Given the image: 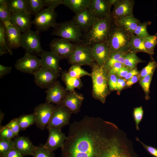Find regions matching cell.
<instances>
[{
	"mask_svg": "<svg viewBox=\"0 0 157 157\" xmlns=\"http://www.w3.org/2000/svg\"><path fill=\"white\" fill-rule=\"evenodd\" d=\"M22 154L15 147L11 149L3 157H23Z\"/></svg>",
	"mask_w": 157,
	"mask_h": 157,
	"instance_id": "51",
	"label": "cell"
},
{
	"mask_svg": "<svg viewBox=\"0 0 157 157\" xmlns=\"http://www.w3.org/2000/svg\"><path fill=\"white\" fill-rule=\"evenodd\" d=\"M67 72L69 76L75 78H80L85 76H91V73L82 68L81 66L76 65H72Z\"/></svg>",
	"mask_w": 157,
	"mask_h": 157,
	"instance_id": "35",
	"label": "cell"
},
{
	"mask_svg": "<svg viewBox=\"0 0 157 157\" xmlns=\"http://www.w3.org/2000/svg\"><path fill=\"white\" fill-rule=\"evenodd\" d=\"M53 28L51 34L52 35L58 36L73 43L81 40L83 33L72 20L57 23Z\"/></svg>",
	"mask_w": 157,
	"mask_h": 157,
	"instance_id": "5",
	"label": "cell"
},
{
	"mask_svg": "<svg viewBox=\"0 0 157 157\" xmlns=\"http://www.w3.org/2000/svg\"><path fill=\"white\" fill-rule=\"evenodd\" d=\"M126 53L119 51L110 53L104 67L108 72L113 65L115 63L118 62L119 58Z\"/></svg>",
	"mask_w": 157,
	"mask_h": 157,
	"instance_id": "39",
	"label": "cell"
},
{
	"mask_svg": "<svg viewBox=\"0 0 157 157\" xmlns=\"http://www.w3.org/2000/svg\"><path fill=\"white\" fill-rule=\"evenodd\" d=\"M15 66L16 69L22 72L33 75L41 67L40 59L35 55L25 53L17 61Z\"/></svg>",
	"mask_w": 157,
	"mask_h": 157,
	"instance_id": "11",
	"label": "cell"
},
{
	"mask_svg": "<svg viewBox=\"0 0 157 157\" xmlns=\"http://www.w3.org/2000/svg\"><path fill=\"white\" fill-rule=\"evenodd\" d=\"M91 66L92 96L104 104L110 92L108 84V72L104 66H100L95 62Z\"/></svg>",
	"mask_w": 157,
	"mask_h": 157,
	"instance_id": "3",
	"label": "cell"
},
{
	"mask_svg": "<svg viewBox=\"0 0 157 157\" xmlns=\"http://www.w3.org/2000/svg\"><path fill=\"white\" fill-rule=\"evenodd\" d=\"M118 76L114 74L108 73V84L110 91L116 90V85Z\"/></svg>",
	"mask_w": 157,
	"mask_h": 157,
	"instance_id": "46",
	"label": "cell"
},
{
	"mask_svg": "<svg viewBox=\"0 0 157 157\" xmlns=\"http://www.w3.org/2000/svg\"><path fill=\"white\" fill-rule=\"evenodd\" d=\"M115 22L131 34H133L140 22L134 16H131Z\"/></svg>",
	"mask_w": 157,
	"mask_h": 157,
	"instance_id": "27",
	"label": "cell"
},
{
	"mask_svg": "<svg viewBox=\"0 0 157 157\" xmlns=\"http://www.w3.org/2000/svg\"><path fill=\"white\" fill-rule=\"evenodd\" d=\"M27 11L12 13L11 22L20 31L24 33L31 29V15Z\"/></svg>",
	"mask_w": 157,
	"mask_h": 157,
	"instance_id": "21",
	"label": "cell"
},
{
	"mask_svg": "<svg viewBox=\"0 0 157 157\" xmlns=\"http://www.w3.org/2000/svg\"><path fill=\"white\" fill-rule=\"evenodd\" d=\"M57 16L55 9L47 8L35 15L32 23L39 32L46 31L56 26Z\"/></svg>",
	"mask_w": 157,
	"mask_h": 157,
	"instance_id": "8",
	"label": "cell"
},
{
	"mask_svg": "<svg viewBox=\"0 0 157 157\" xmlns=\"http://www.w3.org/2000/svg\"><path fill=\"white\" fill-rule=\"evenodd\" d=\"M113 22L110 15L97 18L89 28L83 33L81 41L90 46L95 44L106 42Z\"/></svg>",
	"mask_w": 157,
	"mask_h": 157,
	"instance_id": "2",
	"label": "cell"
},
{
	"mask_svg": "<svg viewBox=\"0 0 157 157\" xmlns=\"http://www.w3.org/2000/svg\"><path fill=\"white\" fill-rule=\"evenodd\" d=\"M126 80L124 78H121L118 76L117 85L116 90L118 94H119L122 90L126 86Z\"/></svg>",
	"mask_w": 157,
	"mask_h": 157,
	"instance_id": "49",
	"label": "cell"
},
{
	"mask_svg": "<svg viewBox=\"0 0 157 157\" xmlns=\"http://www.w3.org/2000/svg\"><path fill=\"white\" fill-rule=\"evenodd\" d=\"M67 92L60 82L57 81L46 91L45 102L56 105H60Z\"/></svg>",
	"mask_w": 157,
	"mask_h": 157,
	"instance_id": "17",
	"label": "cell"
},
{
	"mask_svg": "<svg viewBox=\"0 0 157 157\" xmlns=\"http://www.w3.org/2000/svg\"><path fill=\"white\" fill-rule=\"evenodd\" d=\"M154 72L146 76L139 81V83L144 92L145 98L147 100L150 98L149 87Z\"/></svg>",
	"mask_w": 157,
	"mask_h": 157,
	"instance_id": "37",
	"label": "cell"
},
{
	"mask_svg": "<svg viewBox=\"0 0 157 157\" xmlns=\"http://www.w3.org/2000/svg\"><path fill=\"white\" fill-rule=\"evenodd\" d=\"M15 147L13 140H0V157H3L11 149Z\"/></svg>",
	"mask_w": 157,
	"mask_h": 157,
	"instance_id": "40",
	"label": "cell"
},
{
	"mask_svg": "<svg viewBox=\"0 0 157 157\" xmlns=\"http://www.w3.org/2000/svg\"><path fill=\"white\" fill-rule=\"evenodd\" d=\"M144 111L142 106L135 108L133 112V117L135 122L136 130H140L139 124L142 120Z\"/></svg>",
	"mask_w": 157,
	"mask_h": 157,
	"instance_id": "42",
	"label": "cell"
},
{
	"mask_svg": "<svg viewBox=\"0 0 157 157\" xmlns=\"http://www.w3.org/2000/svg\"><path fill=\"white\" fill-rule=\"evenodd\" d=\"M118 129L112 122L85 116L70 124L61 157H101Z\"/></svg>",
	"mask_w": 157,
	"mask_h": 157,
	"instance_id": "1",
	"label": "cell"
},
{
	"mask_svg": "<svg viewBox=\"0 0 157 157\" xmlns=\"http://www.w3.org/2000/svg\"><path fill=\"white\" fill-rule=\"evenodd\" d=\"M0 127V140H10L16 137L13 132L5 125Z\"/></svg>",
	"mask_w": 157,
	"mask_h": 157,
	"instance_id": "44",
	"label": "cell"
},
{
	"mask_svg": "<svg viewBox=\"0 0 157 157\" xmlns=\"http://www.w3.org/2000/svg\"><path fill=\"white\" fill-rule=\"evenodd\" d=\"M27 11L35 15L44 6V0H26Z\"/></svg>",
	"mask_w": 157,
	"mask_h": 157,
	"instance_id": "32",
	"label": "cell"
},
{
	"mask_svg": "<svg viewBox=\"0 0 157 157\" xmlns=\"http://www.w3.org/2000/svg\"><path fill=\"white\" fill-rule=\"evenodd\" d=\"M151 23L150 21L140 22L134 31L133 34L143 39L149 36L150 35L148 33L147 26L151 24Z\"/></svg>",
	"mask_w": 157,
	"mask_h": 157,
	"instance_id": "36",
	"label": "cell"
},
{
	"mask_svg": "<svg viewBox=\"0 0 157 157\" xmlns=\"http://www.w3.org/2000/svg\"><path fill=\"white\" fill-rule=\"evenodd\" d=\"M72 114L65 107L56 105L50 121L46 129L47 130L51 128L61 130L63 127L69 124Z\"/></svg>",
	"mask_w": 157,
	"mask_h": 157,
	"instance_id": "12",
	"label": "cell"
},
{
	"mask_svg": "<svg viewBox=\"0 0 157 157\" xmlns=\"http://www.w3.org/2000/svg\"><path fill=\"white\" fill-rule=\"evenodd\" d=\"M51 51L61 59H68L74 49L75 43L63 38H54L49 44Z\"/></svg>",
	"mask_w": 157,
	"mask_h": 157,
	"instance_id": "10",
	"label": "cell"
},
{
	"mask_svg": "<svg viewBox=\"0 0 157 157\" xmlns=\"http://www.w3.org/2000/svg\"><path fill=\"white\" fill-rule=\"evenodd\" d=\"M7 5L12 13L27 11L26 0H8Z\"/></svg>",
	"mask_w": 157,
	"mask_h": 157,
	"instance_id": "31",
	"label": "cell"
},
{
	"mask_svg": "<svg viewBox=\"0 0 157 157\" xmlns=\"http://www.w3.org/2000/svg\"><path fill=\"white\" fill-rule=\"evenodd\" d=\"M91 49L94 62L100 66H104L110 53L107 42L94 44L91 46Z\"/></svg>",
	"mask_w": 157,
	"mask_h": 157,
	"instance_id": "22",
	"label": "cell"
},
{
	"mask_svg": "<svg viewBox=\"0 0 157 157\" xmlns=\"http://www.w3.org/2000/svg\"><path fill=\"white\" fill-rule=\"evenodd\" d=\"M5 126L10 129L16 136L19 135V133L20 131L17 118H13Z\"/></svg>",
	"mask_w": 157,
	"mask_h": 157,
	"instance_id": "45",
	"label": "cell"
},
{
	"mask_svg": "<svg viewBox=\"0 0 157 157\" xmlns=\"http://www.w3.org/2000/svg\"><path fill=\"white\" fill-rule=\"evenodd\" d=\"M49 135L46 142L43 147L48 150L53 151L57 149L63 147L67 138L65 134L61 130L51 128L48 130Z\"/></svg>",
	"mask_w": 157,
	"mask_h": 157,
	"instance_id": "15",
	"label": "cell"
},
{
	"mask_svg": "<svg viewBox=\"0 0 157 157\" xmlns=\"http://www.w3.org/2000/svg\"><path fill=\"white\" fill-rule=\"evenodd\" d=\"M124 65L121 63L117 62L114 63L108 71V73L116 74Z\"/></svg>",
	"mask_w": 157,
	"mask_h": 157,
	"instance_id": "50",
	"label": "cell"
},
{
	"mask_svg": "<svg viewBox=\"0 0 157 157\" xmlns=\"http://www.w3.org/2000/svg\"><path fill=\"white\" fill-rule=\"evenodd\" d=\"M157 67V62L154 61L149 62L148 64L140 72L139 74L140 80L146 76L154 72Z\"/></svg>",
	"mask_w": 157,
	"mask_h": 157,
	"instance_id": "43",
	"label": "cell"
},
{
	"mask_svg": "<svg viewBox=\"0 0 157 157\" xmlns=\"http://www.w3.org/2000/svg\"><path fill=\"white\" fill-rule=\"evenodd\" d=\"M17 119L20 131H24L30 126L35 124V116L33 113L22 115L17 118Z\"/></svg>",
	"mask_w": 157,
	"mask_h": 157,
	"instance_id": "29",
	"label": "cell"
},
{
	"mask_svg": "<svg viewBox=\"0 0 157 157\" xmlns=\"http://www.w3.org/2000/svg\"><path fill=\"white\" fill-rule=\"evenodd\" d=\"M144 62L136 55V53L129 52L125 56L124 65L131 70L136 67L138 63Z\"/></svg>",
	"mask_w": 157,
	"mask_h": 157,
	"instance_id": "30",
	"label": "cell"
},
{
	"mask_svg": "<svg viewBox=\"0 0 157 157\" xmlns=\"http://www.w3.org/2000/svg\"><path fill=\"white\" fill-rule=\"evenodd\" d=\"M41 66L60 74L59 63L61 59L52 51H44L40 56Z\"/></svg>",
	"mask_w": 157,
	"mask_h": 157,
	"instance_id": "23",
	"label": "cell"
},
{
	"mask_svg": "<svg viewBox=\"0 0 157 157\" xmlns=\"http://www.w3.org/2000/svg\"><path fill=\"white\" fill-rule=\"evenodd\" d=\"M129 52L135 53L139 52H143L147 53L145 48L143 39L134 34L131 35L129 45Z\"/></svg>",
	"mask_w": 157,
	"mask_h": 157,
	"instance_id": "28",
	"label": "cell"
},
{
	"mask_svg": "<svg viewBox=\"0 0 157 157\" xmlns=\"http://www.w3.org/2000/svg\"><path fill=\"white\" fill-rule=\"evenodd\" d=\"M84 96L74 90L67 92L60 105L65 107L72 113L76 114L80 110Z\"/></svg>",
	"mask_w": 157,
	"mask_h": 157,
	"instance_id": "16",
	"label": "cell"
},
{
	"mask_svg": "<svg viewBox=\"0 0 157 157\" xmlns=\"http://www.w3.org/2000/svg\"><path fill=\"white\" fill-rule=\"evenodd\" d=\"M3 23L6 30V41L9 47L12 49H17L20 47L21 32L10 21Z\"/></svg>",
	"mask_w": 157,
	"mask_h": 157,
	"instance_id": "18",
	"label": "cell"
},
{
	"mask_svg": "<svg viewBox=\"0 0 157 157\" xmlns=\"http://www.w3.org/2000/svg\"><path fill=\"white\" fill-rule=\"evenodd\" d=\"M44 6L54 9L63 4V0H44Z\"/></svg>",
	"mask_w": 157,
	"mask_h": 157,
	"instance_id": "48",
	"label": "cell"
},
{
	"mask_svg": "<svg viewBox=\"0 0 157 157\" xmlns=\"http://www.w3.org/2000/svg\"><path fill=\"white\" fill-rule=\"evenodd\" d=\"M75 43L74 50L68 60V63L72 65L91 66L94 62L91 46L85 44L81 40Z\"/></svg>",
	"mask_w": 157,
	"mask_h": 157,
	"instance_id": "6",
	"label": "cell"
},
{
	"mask_svg": "<svg viewBox=\"0 0 157 157\" xmlns=\"http://www.w3.org/2000/svg\"><path fill=\"white\" fill-rule=\"evenodd\" d=\"M6 33L3 23H0V47L5 49L10 55L13 54L12 49L8 46L6 41Z\"/></svg>",
	"mask_w": 157,
	"mask_h": 157,
	"instance_id": "38",
	"label": "cell"
},
{
	"mask_svg": "<svg viewBox=\"0 0 157 157\" xmlns=\"http://www.w3.org/2000/svg\"><path fill=\"white\" fill-rule=\"evenodd\" d=\"M91 0H63V4L75 14L88 8Z\"/></svg>",
	"mask_w": 157,
	"mask_h": 157,
	"instance_id": "25",
	"label": "cell"
},
{
	"mask_svg": "<svg viewBox=\"0 0 157 157\" xmlns=\"http://www.w3.org/2000/svg\"><path fill=\"white\" fill-rule=\"evenodd\" d=\"M130 69L124 66L116 74L118 77L124 78L126 76Z\"/></svg>",
	"mask_w": 157,
	"mask_h": 157,
	"instance_id": "53",
	"label": "cell"
},
{
	"mask_svg": "<svg viewBox=\"0 0 157 157\" xmlns=\"http://www.w3.org/2000/svg\"><path fill=\"white\" fill-rule=\"evenodd\" d=\"M61 79L65 84V89L67 92L73 91L75 88H81L83 85L80 78L71 77L67 74V72L65 71L62 72Z\"/></svg>",
	"mask_w": 157,
	"mask_h": 157,
	"instance_id": "26",
	"label": "cell"
},
{
	"mask_svg": "<svg viewBox=\"0 0 157 157\" xmlns=\"http://www.w3.org/2000/svg\"><path fill=\"white\" fill-rule=\"evenodd\" d=\"M34 157H54L55 155L53 151H50L45 148L41 144L37 146L35 151Z\"/></svg>",
	"mask_w": 157,
	"mask_h": 157,
	"instance_id": "41",
	"label": "cell"
},
{
	"mask_svg": "<svg viewBox=\"0 0 157 157\" xmlns=\"http://www.w3.org/2000/svg\"><path fill=\"white\" fill-rule=\"evenodd\" d=\"M6 0H0V19L3 23L11 21L12 13L7 5Z\"/></svg>",
	"mask_w": 157,
	"mask_h": 157,
	"instance_id": "34",
	"label": "cell"
},
{
	"mask_svg": "<svg viewBox=\"0 0 157 157\" xmlns=\"http://www.w3.org/2000/svg\"><path fill=\"white\" fill-rule=\"evenodd\" d=\"M12 67L10 66H5L0 65V78H1L5 75L11 72Z\"/></svg>",
	"mask_w": 157,
	"mask_h": 157,
	"instance_id": "52",
	"label": "cell"
},
{
	"mask_svg": "<svg viewBox=\"0 0 157 157\" xmlns=\"http://www.w3.org/2000/svg\"><path fill=\"white\" fill-rule=\"evenodd\" d=\"M39 31L31 29L22 33L20 41V47L26 53L40 56L44 51L41 47Z\"/></svg>",
	"mask_w": 157,
	"mask_h": 157,
	"instance_id": "7",
	"label": "cell"
},
{
	"mask_svg": "<svg viewBox=\"0 0 157 157\" xmlns=\"http://www.w3.org/2000/svg\"><path fill=\"white\" fill-rule=\"evenodd\" d=\"M97 19L88 8L75 14L71 20L83 33L94 23Z\"/></svg>",
	"mask_w": 157,
	"mask_h": 157,
	"instance_id": "19",
	"label": "cell"
},
{
	"mask_svg": "<svg viewBox=\"0 0 157 157\" xmlns=\"http://www.w3.org/2000/svg\"><path fill=\"white\" fill-rule=\"evenodd\" d=\"M135 3L134 0H116L110 14L113 21L116 22L126 17L134 16Z\"/></svg>",
	"mask_w": 157,
	"mask_h": 157,
	"instance_id": "13",
	"label": "cell"
},
{
	"mask_svg": "<svg viewBox=\"0 0 157 157\" xmlns=\"http://www.w3.org/2000/svg\"><path fill=\"white\" fill-rule=\"evenodd\" d=\"M140 72L138 71L136 67L133 69L130 70L124 78L127 81L133 76L139 74Z\"/></svg>",
	"mask_w": 157,
	"mask_h": 157,
	"instance_id": "55",
	"label": "cell"
},
{
	"mask_svg": "<svg viewBox=\"0 0 157 157\" xmlns=\"http://www.w3.org/2000/svg\"><path fill=\"white\" fill-rule=\"evenodd\" d=\"M15 148L24 156H33L37 146H34L28 137L17 136L13 140Z\"/></svg>",
	"mask_w": 157,
	"mask_h": 157,
	"instance_id": "24",
	"label": "cell"
},
{
	"mask_svg": "<svg viewBox=\"0 0 157 157\" xmlns=\"http://www.w3.org/2000/svg\"><path fill=\"white\" fill-rule=\"evenodd\" d=\"M145 48L147 53L151 55L154 54V49L157 45V33L154 35H150L143 39Z\"/></svg>",
	"mask_w": 157,
	"mask_h": 157,
	"instance_id": "33",
	"label": "cell"
},
{
	"mask_svg": "<svg viewBox=\"0 0 157 157\" xmlns=\"http://www.w3.org/2000/svg\"><path fill=\"white\" fill-rule=\"evenodd\" d=\"M112 6L108 0H91L88 8L96 18H101L110 15Z\"/></svg>",
	"mask_w": 157,
	"mask_h": 157,
	"instance_id": "20",
	"label": "cell"
},
{
	"mask_svg": "<svg viewBox=\"0 0 157 157\" xmlns=\"http://www.w3.org/2000/svg\"><path fill=\"white\" fill-rule=\"evenodd\" d=\"M56 106L53 104L46 102L39 104L34 109V113L37 127L41 130H44L49 124Z\"/></svg>",
	"mask_w": 157,
	"mask_h": 157,
	"instance_id": "9",
	"label": "cell"
},
{
	"mask_svg": "<svg viewBox=\"0 0 157 157\" xmlns=\"http://www.w3.org/2000/svg\"><path fill=\"white\" fill-rule=\"evenodd\" d=\"M33 75L36 85L47 89L57 81L60 74L41 66Z\"/></svg>",
	"mask_w": 157,
	"mask_h": 157,
	"instance_id": "14",
	"label": "cell"
},
{
	"mask_svg": "<svg viewBox=\"0 0 157 157\" xmlns=\"http://www.w3.org/2000/svg\"><path fill=\"white\" fill-rule=\"evenodd\" d=\"M136 141L139 142L148 153L154 157H157V148L152 146L148 145L141 142L139 138L136 137Z\"/></svg>",
	"mask_w": 157,
	"mask_h": 157,
	"instance_id": "47",
	"label": "cell"
},
{
	"mask_svg": "<svg viewBox=\"0 0 157 157\" xmlns=\"http://www.w3.org/2000/svg\"><path fill=\"white\" fill-rule=\"evenodd\" d=\"M8 53L6 50L0 47V56Z\"/></svg>",
	"mask_w": 157,
	"mask_h": 157,
	"instance_id": "56",
	"label": "cell"
},
{
	"mask_svg": "<svg viewBox=\"0 0 157 157\" xmlns=\"http://www.w3.org/2000/svg\"><path fill=\"white\" fill-rule=\"evenodd\" d=\"M139 81V74L135 75L126 81V87H130Z\"/></svg>",
	"mask_w": 157,
	"mask_h": 157,
	"instance_id": "54",
	"label": "cell"
},
{
	"mask_svg": "<svg viewBox=\"0 0 157 157\" xmlns=\"http://www.w3.org/2000/svg\"><path fill=\"white\" fill-rule=\"evenodd\" d=\"M132 34L113 21L106 42L110 53L129 52V45Z\"/></svg>",
	"mask_w": 157,
	"mask_h": 157,
	"instance_id": "4",
	"label": "cell"
},
{
	"mask_svg": "<svg viewBox=\"0 0 157 157\" xmlns=\"http://www.w3.org/2000/svg\"><path fill=\"white\" fill-rule=\"evenodd\" d=\"M4 117V113L0 110V126H1V123L3 120Z\"/></svg>",
	"mask_w": 157,
	"mask_h": 157,
	"instance_id": "57",
	"label": "cell"
}]
</instances>
